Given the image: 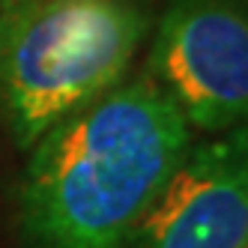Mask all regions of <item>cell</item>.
Instances as JSON below:
<instances>
[{
  "label": "cell",
  "mask_w": 248,
  "mask_h": 248,
  "mask_svg": "<svg viewBox=\"0 0 248 248\" xmlns=\"http://www.w3.org/2000/svg\"><path fill=\"white\" fill-rule=\"evenodd\" d=\"M191 147L150 78L114 87L33 144L21 183L30 248H123Z\"/></svg>",
  "instance_id": "1"
},
{
  "label": "cell",
  "mask_w": 248,
  "mask_h": 248,
  "mask_svg": "<svg viewBox=\"0 0 248 248\" xmlns=\"http://www.w3.org/2000/svg\"><path fill=\"white\" fill-rule=\"evenodd\" d=\"M147 36L132 0H21L0 9V105L18 147H33L123 81Z\"/></svg>",
  "instance_id": "2"
},
{
  "label": "cell",
  "mask_w": 248,
  "mask_h": 248,
  "mask_svg": "<svg viewBox=\"0 0 248 248\" xmlns=\"http://www.w3.org/2000/svg\"><path fill=\"white\" fill-rule=\"evenodd\" d=\"M150 81L188 129L221 135L248 126V3L173 0L153 39Z\"/></svg>",
  "instance_id": "3"
},
{
  "label": "cell",
  "mask_w": 248,
  "mask_h": 248,
  "mask_svg": "<svg viewBox=\"0 0 248 248\" xmlns=\"http://www.w3.org/2000/svg\"><path fill=\"white\" fill-rule=\"evenodd\" d=\"M132 239L135 248H245L248 126L191 144Z\"/></svg>",
  "instance_id": "4"
},
{
  "label": "cell",
  "mask_w": 248,
  "mask_h": 248,
  "mask_svg": "<svg viewBox=\"0 0 248 248\" xmlns=\"http://www.w3.org/2000/svg\"><path fill=\"white\" fill-rule=\"evenodd\" d=\"M15 3H21V0H0V9H9V6H15Z\"/></svg>",
  "instance_id": "5"
},
{
  "label": "cell",
  "mask_w": 248,
  "mask_h": 248,
  "mask_svg": "<svg viewBox=\"0 0 248 248\" xmlns=\"http://www.w3.org/2000/svg\"><path fill=\"white\" fill-rule=\"evenodd\" d=\"M245 248H248V245H245Z\"/></svg>",
  "instance_id": "6"
}]
</instances>
